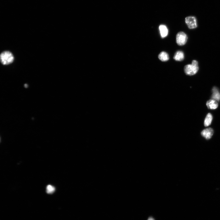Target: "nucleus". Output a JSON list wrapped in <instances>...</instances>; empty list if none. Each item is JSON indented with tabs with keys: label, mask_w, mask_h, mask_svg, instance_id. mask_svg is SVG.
Wrapping results in <instances>:
<instances>
[{
	"label": "nucleus",
	"mask_w": 220,
	"mask_h": 220,
	"mask_svg": "<svg viewBox=\"0 0 220 220\" xmlns=\"http://www.w3.org/2000/svg\"><path fill=\"white\" fill-rule=\"evenodd\" d=\"M14 59L12 53L8 51H5L0 55V60L3 65H8L12 63Z\"/></svg>",
	"instance_id": "obj_1"
},
{
	"label": "nucleus",
	"mask_w": 220,
	"mask_h": 220,
	"mask_svg": "<svg viewBox=\"0 0 220 220\" xmlns=\"http://www.w3.org/2000/svg\"><path fill=\"white\" fill-rule=\"evenodd\" d=\"M148 220H155L152 217H150L148 219Z\"/></svg>",
	"instance_id": "obj_13"
},
{
	"label": "nucleus",
	"mask_w": 220,
	"mask_h": 220,
	"mask_svg": "<svg viewBox=\"0 0 220 220\" xmlns=\"http://www.w3.org/2000/svg\"><path fill=\"white\" fill-rule=\"evenodd\" d=\"M184 58V53L181 51H178L175 54L174 59L178 61H181L183 60Z\"/></svg>",
	"instance_id": "obj_8"
},
{
	"label": "nucleus",
	"mask_w": 220,
	"mask_h": 220,
	"mask_svg": "<svg viewBox=\"0 0 220 220\" xmlns=\"http://www.w3.org/2000/svg\"><path fill=\"white\" fill-rule=\"evenodd\" d=\"M24 87L26 88H27L28 87V85L27 84H25L24 85Z\"/></svg>",
	"instance_id": "obj_14"
},
{
	"label": "nucleus",
	"mask_w": 220,
	"mask_h": 220,
	"mask_svg": "<svg viewBox=\"0 0 220 220\" xmlns=\"http://www.w3.org/2000/svg\"><path fill=\"white\" fill-rule=\"evenodd\" d=\"M206 105L208 108L211 110H215L217 108L218 104L216 100L211 99L207 101Z\"/></svg>",
	"instance_id": "obj_6"
},
{
	"label": "nucleus",
	"mask_w": 220,
	"mask_h": 220,
	"mask_svg": "<svg viewBox=\"0 0 220 220\" xmlns=\"http://www.w3.org/2000/svg\"><path fill=\"white\" fill-rule=\"evenodd\" d=\"M55 190V188L54 186L49 185L47 186L46 188V192L49 194L53 193Z\"/></svg>",
	"instance_id": "obj_12"
},
{
	"label": "nucleus",
	"mask_w": 220,
	"mask_h": 220,
	"mask_svg": "<svg viewBox=\"0 0 220 220\" xmlns=\"http://www.w3.org/2000/svg\"><path fill=\"white\" fill-rule=\"evenodd\" d=\"M188 39V36L184 32H179L176 36L177 43L179 46H183L187 43Z\"/></svg>",
	"instance_id": "obj_3"
},
{
	"label": "nucleus",
	"mask_w": 220,
	"mask_h": 220,
	"mask_svg": "<svg viewBox=\"0 0 220 220\" xmlns=\"http://www.w3.org/2000/svg\"><path fill=\"white\" fill-rule=\"evenodd\" d=\"M199 70L198 63L196 60H193L191 64L185 66L184 71L186 75L189 76L194 75L196 74Z\"/></svg>",
	"instance_id": "obj_2"
},
{
	"label": "nucleus",
	"mask_w": 220,
	"mask_h": 220,
	"mask_svg": "<svg viewBox=\"0 0 220 220\" xmlns=\"http://www.w3.org/2000/svg\"><path fill=\"white\" fill-rule=\"evenodd\" d=\"M185 22L190 29H195L197 27V20L194 17H187L185 19Z\"/></svg>",
	"instance_id": "obj_4"
},
{
	"label": "nucleus",
	"mask_w": 220,
	"mask_h": 220,
	"mask_svg": "<svg viewBox=\"0 0 220 220\" xmlns=\"http://www.w3.org/2000/svg\"><path fill=\"white\" fill-rule=\"evenodd\" d=\"M214 133L213 129L211 128H207L201 132L202 137L206 139H209L212 136Z\"/></svg>",
	"instance_id": "obj_5"
},
{
	"label": "nucleus",
	"mask_w": 220,
	"mask_h": 220,
	"mask_svg": "<svg viewBox=\"0 0 220 220\" xmlns=\"http://www.w3.org/2000/svg\"><path fill=\"white\" fill-rule=\"evenodd\" d=\"M159 59L162 61H166L169 59V55L166 52H161L159 55Z\"/></svg>",
	"instance_id": "obj_10"
},
{
	"label": "nucleus",
	"mask_w": 220,
	"mask_h": 220,
	"mask_svg": "<svg viewBox=\"0 0 220 220\" xmlns=\"http://www.w3.org/2000/svg\"><path fill=\"white\" fill-rule=\"evenodd\" d=\"M213 94L212 98L214 100L219 101L220 100V93L218 89L215 87L212 89Z\"/></svg>",
	"instance_id": "obj_9"
},
{
	"label": "nucleus",
	"mask_w": 220,
	"mask_h": 220,
	"mask_svg": "<svg viewBox=\"0 0 220 220\" xmlns=\"http://www.w3.org/2000/svg\"><path fill=\"white\" fill-rule=\"evenodd\" d=\"M212 120V116L210 114H208L207 115L204 121V126L205 127L210 126Z\"/></svg>",
	"instance_id": "obj_11"
},
{
	"label": "nucleus",
	"mask_w": 220,
	"mask_h": 220,
	"mask_svg": "<svg viewBox=\"0 0 220 220\" xmlns=\"http://www.w3.org/2000/svg\"><path fill=\"white\" fill-rule=\"evenodd\" d=\"M161 37L164 38L167 36L168 34V30L167 27L164 25H161L159 27Z\"/></svg>",
	"instance_id": "obj_7"
}]
</instances>
